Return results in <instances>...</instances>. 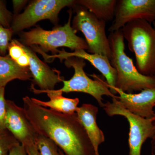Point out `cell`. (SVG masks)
I'll use <instances>...</instances> for the list:
<instances>
[{
	"mask_svg": "<svg viewBox=\"0 0 155 155\" xmlns=\"http://www.w3.org/2000/svg\"><path fill=\"white\" fill-rule=\"evenodd\" d=\"M26 117L38 133L54 142L64 155H96L76 113L64 114L22 99Z\"/></svg>",
	"mask_w": 155,
	"mask_h": 155,
	"instance_id": "6da1fadb",
	"label": "cell"
},
{
	"mask_svg": "<svg viewBox=\"0 0 155 155\" xmlns=\"http://www.w3.org/2000/svg\"><path fill=\"white\" fill-rule=\"evenodd\" d=\"M108 38L111 51L110 62L117 72L115 87L128 94L155 88V76L142 75L126 55L122 31L110 32Z\"/></svg>",
	"mask_w": 155,
	"mask_h": 155,
	"instance_id": "7a4b0ae2",
	"label": "cell"
},
{
	"mask_svg": "<svg viewBox=\"0 0 155 155\" xmlns=\"http://www.w3.org/2000/svg\"><path fill=\"white\" fill-rule=\"evenodd\" d=\"M72 11H69L68 22L63 26L52 30H46L36 26L29 31L20 35L21 43L26 46L35 47L45 53L51 52L53 55L58 52V48L66 47L72 51L88 50L86 41L76 35V31L71 25Z\"/></svg>",
	"mask_w": 155,
	"mask_h": 155,
	"instance_id": "3957f363",
	"label": "cell"
},
{
	"mask_svg": "<svg viewBox=\"0 0 155 155\" xmlns=\"http://www.w3.org/2000/svg\"><path fill=\"white\" fill-rule=\"evenodd\" d=\"M130 51L134 53L137 69L142 75L155 76V29L144 20L129 22L121 29Z\"/></svg>",
	"mask_w": 155,
	"mask_h": 155,
	"instance_id": "277c9868",
	"label": "cell"
},
{
	"mask_svg": "<svg viewBox=\"0 0 155 155\" xmlns=\"http://www.w3.org/2000/svg\"><path fill=\"white\" fill-rule=\"evenodd\" d=\"M78 5L72 20V27L83 34L88 46V52L105 56L110 60L111 51L106 33V22L98 19L84 7Z\"/></svg>",
	"mask_w": 155,
	"mask_h": 155,
	"instance_id": "5b68a950",
	"label": "cell"
},
{
	"mask_svg": "<svg viewBox=\"0 0 155 155\" xmlns=\"http://www.w3.org/2000/svg\"><path fill=\"white\" fill-rule=\"evenodd\" d=\"M65 66L74 69V75L69 80L63 81L64 86L58 90L63 93L73 92H82L91 95L95 99L99 105L103 107V96L117 98L113 94L107 85V82L103 81L95 74L91 75L94 78L92 80L87 75L84 71L86 65L84 60L81 58L71 57L65 59Z\"/></svg>",
	"mask_w": 155,
	"mask_h": 155,
	"instance_id": "8992f818",
	"label": "cell"
},
{
	"mask_svg": "<svg viewBox=\"0 0 155 155\" xmlns=\"http://www.w3.org/2000/svg\"><path fill=\"white\" fill-rule=\"evenodd\" d=\"M104 110L108 116H121L129 122V155H141L142 147L147 139L151 138L155 132L153 119H145L130 113L116 98L112 102L104 104Z\"/></svg>",
	"mask_w": 155,
	"mask_h": 155,
	"instance_id": "52a82bcc",
	"label": "cell"
},
{
	"mask_svg": "<svg viewBox=\"0 0 155 155\" xmlns=\"http://www.w3.org/2000/svg\"><path fill=\"white\" fill-rule=\"evenodd\" d=\"M77 5L73 0H36L31 2L25 11L13 18L11 28L14 33L22 31L35 25L37 22L49 19L58 23L60 11L65 7Z\"/></svg>",
	"mask_w": 155,
	"mask_h": 155,
	"instance_id": "ba28073f",
	"label": "cell"
},
{
	"mask_svg": "<svg viewBox=\"0 0 155 155\" xmlns=\"http://www.w3.org/2000/svg\"><path fill=\"white\" fill-rule=\"evenodd\" d=\"M141 19L149 23L155 21V0H119L116 4L110 32L121 30L125 25Z\"/></svg>",
	"mask_w": 155,
	"mask_h": 155,
	"instance_id": "9c48e42d",
	"label": "cell"
},
{
	"mask_svg": "<svg viewBox=\"0 0 155 155\" xmlns=\"http://www.w3.org/2000/svg\"><path fill=\"white\" fill-rule=\"evenodd\" d=\"M34 51L42 55L45 61L48 62H51V61H54L56 58H58L62 62L66 58L71 57L80 58L88 61L105 78L107 85L114 94L113 88L116 85L117 72L111 65L109 58L105 56L98 54H89L83 49L75 50L72 52H68L63 49V51H58V54L52 55L47 54L37 48H35Z\"/></svg>",
	"mask_w": 155,
	"mask_h": 155,
	"instance_id": "30bf717a",
	"label": "cell"
},
{
	"mask_svg": "<svg viewBox=\"0 0 155 155\" xmlns=\"http://www.w3.org/2000/svg\"><path fill=\"white\" fill-rule=\"evenodd\" d=\"M6 129L24 146L35 143L38 133L26 117L23 108L14 101L6 100Z\"/></svg>",
	"mask_w": 155,
	"mask_h": 155,
	"instance_id": "8fae6325",
	"label": "cell"
},
{
	"mask_svg": "<svg viewBox=\"0 0 155 155\" xmlns=\"http://www.w3.org/2000/svg\"><path fill=\"white\" fill-rule=\"evenodd\" d=\"M113 93L125 109L136 115L145 119H153L155 112V88L147 89L137 94H128L114 87Z\"/></svg>",
	"mask_w": 155,
	"mask_h": 155,
	"instance_id": "7c38bea8",
	"label": "cell"
},
{
	"mask_svg": "<svg viewBox=\"0 0 155 155\" xmlns=\"http://www.w3.org/2000/svg\"><path fill=\"white\" fill-rule=\"evenodd\" d=\"M22 45L29 57L28 68L33 78L32 84H36L41 90H55L56 84L64 80V77L61 76V72L55 69H52L44 63L30 47L22 44Z\"/></svg>",
	"mask_w": 155,
	"mask_h": 155,
	"instance_id": "4fadbf2b",
	"label": "cell"
},
{
	"mask_svg": "<svg viewBox=\"0 0 155 155\" xmlns=\"http://www.w3.org/2000/svg\"><path fill=\"white\" fill-rule=\"evenodd\" d=\"M98 112L97 107L91 104H84L78 107L76 113L92 143L96 155H100L99 147L104 142L105 136L97 124Z\"/></svg>",
	"mask_w": 155,
	"mask_h": 155,
	"instance_id": "5bb4252c",
	"label": "cell"
},
{
	"mask_svg": "<svg viewBox=\"0 0 155 155\" xmlns=\"http://www.w3.org/2000/svg\"><path fill=\"white\" fill-rule=\"evenodd\" d=\"M31 90L35 94L46 93L49 97L50 101H44L41 100L31 98V101L38 105L46 107H48L50 109L64 114H72L76 113L79 103L78 98H69L63 96V92L58 90L43 91L37 89L33 84L30 87Z\"/></svg>",
	"mask_w": 155,
	"mask_h": 155,
	"instance_id": "9a60e30c",
	"label": "cell"
},
{
	"mask_svg": "<svg viewBox=\"0 0 155 155\" xmlns=\"http://www.w3.org/2000/svg\"><path fill=\"white\" fill-rule=\"evenodd\" d=\"M32 78L28 67H20L8 55L0 56V86L5 87L15 79L27 81Z\"/></svg>",
	"mask_w": 155,
	"mask_h": 155,
	"instance_id": "2e32d148",
	"label": "cell"
},
{
	"mask_svg": "<svg viewBox=\"0 0 155 155\" xmlns=\"http://www.w3.org/2000/svg\"><path fill=\"white\" fill-rule=\"evenodd\" d=\"M116 0H78L77 5L84 7L98 19L105 22L111 21L115 17Z\"/></svg>",
	"mask_w": 155,
	"mask_h": 155,
	"instance_id": "e0dca14e",
	"label": "cell"
},
{
	"mask_svg": "<svg viewBox=\"0 0 155 155\" xmlns=\"http://www.w3.org/2000/svg\"><path fill=\"white\" fill-rule=\"evenodd\" d=\"M35 143L40 155H61L54 142L44 135L38 133Z\"/></svg>",
	"mask_w": 155,
	"mask_h": 155,
	"instance_id": "ac0fdd59",
	"label": "cell"
},
{
	"mask_svg": "<svg viewBox=\"0 0 155 155\" xmlns=\"http://www.w3.org/2000/svg\"><path fill=\"white\" fill-rule=\"evenodd\" d=\"M19 143L8 130H0V155H8L11 149Z\"/></svg>",
	"mask_w": 155,
	"mask_h": 155,
	"instance_id": "d6986e66",
	"label": "cell"
},
{
	"mask_svg": "<svg viewBox=\"0 0 155 155\" xmlns=\"http://www.w3.org/2000/svg\"><path fill=\"white\" fill-rule=\"evenodd\" d=\"M13 33L11 28H6L0 25V56H7Z\"/></svg>",
	"mask_w": 155,
	"mask_h": 155,
	"instance_id": "ffe728a7",
	"label": "cell"
},
{
	"mask_svg": "<svg viewBox=\"0 0 155 155\" xmlns=\"http://www.w3.org/2000/svg\"><path fill=\"white\" fill-rule=\"evenodd\" d=\"M8 52L10 58L16 62L20 57L25 53L22 45V43L17 40L11 41L8 48Z\"/></svg>",
	"mask_w": 155,
	"mask_h": 155,
	"instance_id": "44dd1931",
	"label": "cell"
},
{
	"mask_svg": "<svg viewBox=\"0 0 155 155\" xmlns=\"http://www.w3.org/2000/svg\"><path fill=\"white\" fill-rule=\"evenodd\" d=\"M13 18L4 2L0 1V25L6 28H11Z\"/></svg>",
	"mask_w": 155,
	"mask_h": 155,
	"instance_id": "7402d4cb",
	"label": "cell"
},
{
	"mask_svg": "<svg viewBox=\"0 0 155 155\" xmlns=\"http://www.w3.org/2000/svg\"><path fill=\"white\" fill-rule=\"evenodd\" d=\"M5 87L0 86V130L6 129V100L5 97Z\"/></svg>",
	"mask_w": 155,
	"mask_h": 155,
	"instance_id": "603a6c76",
	"label": "cell"
},
{
	"mask_svg": "<svg viewBox=\"0 0 155 155\" xmlns=\"http://www.w3.org/2000/svg\"><path fill=\"white\" fill-rule=\"evenodd\" d=\"M8 155H28L25 147L21 143L17 144L11 149Z\"/></svg>",
	"mask_w": 155,
	"mask_h": 155,
	"instance_id": "cb8c5ba5",
	"label": "cell"
},
{
	"mask_svg": "<svg viewBox=\"0 0 155 155\" xmlns=\"http://www.w3.org/2000/svg\"><path fill=\"white\" fill-rule=\"evenodd\" d=\"M19 66L22 67H28L29 66V57L26 53L16 61Z\"/></svg>",
	"mask_w": 155,
	"mask_h": 155,
	"instance_id": "d4e9b609",
	"label": "cell"
},
{
	"mask_svg": "<svg viewBox=\"0 0 155 155\" xmlns=\"http://www.w3.org/2000/svg\"><path fill=\"white\" fill-rule=\"evenodd\" d=\"M27 2V1H17L14 0L12 1L13 3V9L14 14L17 15L19 11L25 5Z\"/></svg>",
	"mask_w": 155,
	"mask_h": 155,
	"instance_id": "484cf974",
	"label": "cell"
},
{
	"mask_svg": "<svg viewBox=\"0 0 155 155\" xmlns=\"http://www.w3.org/2000/svg\"><path fill=\"white\" fill-rule=\"evenodd\" d=\"M28 155H40L35 143H32L25 147Z\"/></svg>",
	"mask_w": 155,
	"mask_h": 155,
	"instance_id": "4316f807",
	"label": "cell"
},
{
	"mask_svg": "<svg viewBox=\"0 0 155 155\" xmlns=\"http://www.w3.org/2000/svg\"><path fill=\"white\" fill-rule=\"evenodd\" d=\"M153 122L154 126L155 132L154 135L151 138V152L152 155H155V114L153 119Z\"/></svg>",
	"mask_w": 155,
	"mask_h": 155,
	"instance_id": "83f0119b",
	"label": "cell"
},
{
	"mask_svg": "<svg viewBox=\"0 0 155 155\" xmlns=\"http://www.w3.org/2000/svg\"><path fill=\"white\" fill-rule=\"evenodd\" d=\"M59 151H60V154L61 155H64V153L60 148H59Z\"/></svg>",
	"mask_w": 155,
	"mask_h": 155,
	"instance_id": "f1b7e54d",
	"label": "cell"
},
{
	"mask_svg": "<svg viewBox=\"0 0 155 155\" xmlns=\"http://www.w3.org/2000/svg\"><path fill=\"white\" fill-rule=\"evenodd\" d=\"M153 27L155 29V21H154V22H153Z\"/></svg>",
	"mask_w": 155,
	"mask_h": 155,
	"instance_id": "f546056e",
	"label": "cell"
}]
</instances>
